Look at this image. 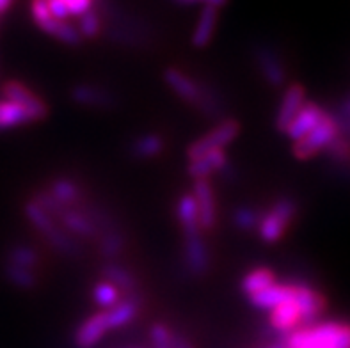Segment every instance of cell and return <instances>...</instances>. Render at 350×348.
Here are the masks:
<instances>
[{"instance_id":"cell-1","label":"cell","mask_w":350,"mask_h":348,"mask_svg":"<svg viewBox=\"0 0 350 348\" xmlns=\"http://www.w3.org/2000/svg\"><path fill=\"white\" fill-rule=\"evenodd\" d=\"M283 343L286 348H350V322L311 323L284 336Z\"/></svg>"},{"instance_id":"cell-2","label":"cell","mask_w":350,"mask_h":348,"mask_svg":"<svg viewBox=\"0 0 350 348\" xmlns=\"http://www.w3.org/2000/svg\"><path fill=\"white\" fill-rule=\"evenodd\" d=\"M23 213H25L27 221L31 222L32 228L44 238V242L49 243L57 254L66 256V258H79L82 254V245H80L79 240L62 230L59 222L36 203L34 199L27 201L25 206H23Z\"/></svg>"},{"instance_id":"cell-3","label":"cell","mask_w":350,"mask_h":348,"mask_svg":"<svg viewBox=\"0 0 350 348\" xmlns=\"http://www.w3.org/2000/svg\"><path fill=\"white\" fill-rule=\"evenodd\" d=\"M299 215V204L293 198L275 199L265 212L260 213L256 233L265 243H278L286 235L295 217Z\"/></svg>"},{"instance_id":"cell-4","label":"cell","mask_w":350,"mask_h":348,"mask_svg":"<svg viewBox=\"0 0 350 348\" xmlns=\"http://www.w3.org/2000/svg\"><path fill=\"white\" fill-rule=\"evenodd\" d=\"M342 123L340 118L325 111L324 118L320 119V123L311 130L308 135L293 142L292 151L295 155V159L299 160H310L320 151H324L331 142L342 133Z\"/></svg>"},{"instance_id":"cell-5","label":"cell","mask_w":350,"mask_h":348,"mask_svg":"<svg viewBox=\"0 0 350 348\" xmlns=\"http://www.w3.org/2000/svg\"><path fill=\"white\" fill-rule=\"evenodd\" d=\"M240 135V123L237 119H221L215 126L201 135L200 139H196L189 148H187V159L191 160L200 159L204 153L213 150H226L228 146L233 144L237 141V137Z\"/></svg>"},{"instance_id":"cell-6","label":"cell","mask_w":350,"mask_h":348,"mask_svg":"<svg viewBox=\"0 0 350 348\" xmlns=\"http://www.w3.org/2000/svg\"><path fill=\"white\" fill-rule=\"evenodd\" d=\"M164 82L180 100H183L187 105L194 107L196 111H198V107H200L201 100L204 96V89H206L204 82L194 79L189 73L174 66L165 68Z\"/></svg>"},{"instance_id":"cell-7","label":"cell","mask_w":350,"mask_h":348,"mask_svg":"<svg viewBox=\"0 0 350 348\" xmlns=\"http://www.w3.org/2000/svg\"><path fill=\"white\" fill-rule=\"evenodd\" d=\"M0 93L4 96V100L16 105L23 107L27 111L34 116L36 121H43L49 116V105L44 102L40 94L36 93L34 89L25 85L20 80H8L5 84H2Z\"/></svg>"},{"instance_id":"cell-8","label":"cell","mask_w":350,"mask_h":348,"mask_svg":"<svg viewBox=\"0 0 350 348\" xmlns=\"http://www.w3.org/2000/svg\"><path fill=\"white\" fill-rule=\"evenodd\" d=\"M183 269L192 278H201L210 270L212 256H210L208 245L203 240V235L194 237H183Z\"/></svg>"},{"instance_id":"cell-9","label":"cell","mask_w":350,"mask_h":348,"mask_svg":"<svg viewBox=\"0 0 350 348\" xmlns=\"http://www.w3.org/2000/svg\"><path fill=\"white\" fill-rule=\"evenodd\" d=\"M191 194L194 196L196 206H198L201 231H213V228L217 226V199H215V189L212 181L196 180Z\"/></svg>"},{"instance_id":"cell-10","label":"cell","mask_w":350,"mask_h":348,"mask_svg":"<svg viewBox=\"0 0 350 348\" xmlns=\"http://www.w3.org/2000/svg\"><path fill=\"white\" fill-rule=\"evenodd\" d=\"M254 61L267 84H271L272 88H281L286 82V68L283 59L271 44H258L254 49Z\"/></svg>"},{"instance_id":"cell-11","label":"cell","mask_w":350,"mask_h":348,"mask_svg":"<svg viewBox=\"0 0 350 348\" xmlns=\"http://www.w3.org/2000/svg\"><path fill=\"white\" fill-rule=\"evenodd\" d=\"M62 230L71 235L73 238H82V240H93L100 237V228L94 224V221L80 206L66 208L57 219Z\"/></svg>"},{"instance_id":"cell-12","label":"cell","mask_w":350,"mask_h":348,"mask_svg":"<svg viewBox=\"0 0 350 348\" xmlns=\"http://www.w3.org/2000/svg\"><path fill=\"white\" fill-rule=\"evenodd\" d=\"M269 325L272 327V331L280 332L283 336H288L290 332L297 331L301 327H306L301 306L295 302V299L275 306L274 309L269 311Z\"/></svg>"},{"instance_id":"cell-13","label":"cell","mask_w":350,"mask_h":348,"mask_svg":"<svg viewBox=\"0 0 350 348\" xmlns=\"http://www.w3.org/2000/svg\"><path fill=\"white\" fill-rule=\"evenodd\" d=\"M142 308V297L141 293H132V295H124L123 299L114 306V308L103 311L105 313V322L109 331H118L123 327L130 325L135 322L141 313Z\"/></svg>"},{"instance_id":"cell-14","label":"cell","mask_w":350,"mask_h":348,"mask_svg":"<svg viewBox=\"0 0 350 348\" xmlns=\"http://www.w3.org/2000/svg\"><path fill=\"white\" fill-rule=\"evenodd\" d=\"M230 165L226 150H213L204 153L200 159L191 160L187 172L192 180H210L215 174H222Z\"/></svg>"},{"instance_id":"cell-15","label":"cell","mask_w":350,"mask_h":348,"mask_svg":"<svg viewBox=\"0 0 350 348\" xmlns=\"http://www.w3.org/2000/svg\"><path fill=\"white\" fill-rule=\"evenodd\" d=\"M325 109L324 107H320L319 103L315 102H308L301 107V111L297 112V116L290 121V124L284 130V135L288 137L290 141H299L304 135L313 130L317 124L320 123V119L324 118Z\"/></svg>"},{"instance_id":"cell-16","label":"cell","mask_w":350,"mask_h":348,"mask_svg":"<svg viewBox=\"0 0 350 348\" xmlns=\"http://www.w3.org/2000/svg\"><path fill=\"white\" fill-rule=\"evenodd\" d=\"M107 332L111 331L107 327L105 313L96 311L80 322V325L75 329V334H73V341L79 348H93L105 338Z\"/></svg>"},{"instance_id":"cell-17","label":"cell","mask_w":350,"mask_h":348,"mask_svg":"<svg viewBox=\"0 0 350 348\" xmlns=\"http://www.w3.org/2000/svg\"><path fill=\"white\" fill-rule=\"evenodd\" d=\"M306 103V91L301 84H290L288 88L284 89L281 103L278 107V114H275V128L280 132L284 133L286 126L290 124L297 112L301 111V107Z\"/></svg>"},{"instance_id":"cell-18","label":"cell","mask_w":350,"mask_h":348,"mask_svg":"<svg viewBox=\"0 0 350 348\" xmlns=\"http://www.w3.org/2000/svg\"><path fill=\"white\" fill-rule=\"evenodd\" d=\"M44 190H46V192L64 208L79 206V204L85 199L84 187L80 185L79 181L71 176L53 178V180L50 181V185Z\"/></svg>"},{"instance_id":"cell-19","label":"cell","mask_w":350,"mask_h":348,"mask_svg":"<svg viewBox=\"0 0 350 348\" xmlns=\"http://www.w3.org/2000/svg\"><path fill=\"white\" fill-rule=\"evenodd\" d=\"M295 297V282H274L272 286L258 291L254 295L247 297L251 306L260 311H271L275 306L283 304L286 300H292Z\"/></svg>"},{"instance_id":"cell-20","label":"cell","mask_w":350,"mask_h":348,"mask_svg":"<svg viewBox=\"0 0 350 348\" xmlns=\"http://www.w3.org/2000/svg\"><path fill=\"white\" fill-rule=\"evenodd\" d=\"M73 103L91 109H109L114 105V96L102 85L94 84H77L71 88L70 93Z\"/></svg>"},{"instance_id":"cell-21","label":"cell","mask_w":350,"mask_h":348,"mask_svg":"<svg viewBox=\"0 0 350 348\" xmlns=\"http://www.w3.org/2000/svg\"><path fill=\"white\" fill-rule=\"evenodd\" d=\"M100 272H102L103 281L114 284L123 293V297L139 293V279L124 265L116 263V261H107L102 269H100Z\"/></svg>"},{"instance_id":"cell-22","label":"cell","mask_w":350,"mask_h":348,"mask_svg":"<svg viewBox=\"0 0 350 348\" xmlns=\"http://www.w3.org/2000/svg\"><path fill=\"white\" fill-rule=\"evenodd\" d=\"M176 221L182 228L183 237H194L203 235L200 228V217H198V206H196L194 196L191 192L180 196L176 201Z\"/></svg>"},{"instance_id":"cell-23","label":"cell","mask_w":350,"mask_h":348,"mask_svg":"<svg viewBox=\"0 0 350 348\" xmlns=\"http://www.w3.org/2000/svg\"><path fill=\"white\" fill-rule=\"evenodd\" d=\"M219 22V9L212 5H204L198 22H196L194 32H192V44L196 49H204L212 41Z\"/></svg>"},{"instance_id":"cell-24","label":"cell","mask_w":350,"mask_h":348,"mask_svg":"<svg viewBox=\"0 0 350 348\" xmlns=\"http://www.w3.org/2000/svg\"><path fill=\"white\" fill-rule=\"evenodd\" d=\"M165 139L160 133H142L130 144V155L139 160L157 159L164 153Z\"/></svg>"},{"instance_id":"cell-25","label":"cell","mask_w":350,"mask_h":348,"mask_svg":"<svg viewBox=\"0 0 350 348\" xmlns=\"http://www.w3.org/2000/svg\"><path fill=\"white\" fill-rule=\"evenodd\" d=\"M32 123H38V121L27 109L16 105V103L8 102V100H0V132L2 130L29 126Z\"/></svg>"},{"instance_id":"cell-26","label":"cell","mask_w":350,"mask_h":348,"mask_svg":"<svg viewBox=\"0 0 350 348\" xmlns=\"http://www.w3.org/2000/svg\"><path fill=\"white\" fill-rule=\"evenodd\" d=\"M96 247L98 252H100L107 261H116V258L121 256V252H123L124 247H126V238H124L123 231L120 230V226L102 231L100 237L96 238Z\"/></svg>"},{"instance_id":"cell-27","label":"cell","mask_w":350,"mask_h":348,"mask_svg":"<svg viewBox=\"0 0 350 348\" xmlns=\"http://www.w3.org/2000/svg\"><path fill=\"white\" fill-rule=\"evenodd\" d=\"M274 282H278V278L272 269H267V267H258V269L249 270L242 278V282H240V288L244 291L245 295L251 297L258 291L265 290V288L272 286Z\"/></svg>"},{"instance_id":"cell-28","label":"cell","mask_w":350,"mask_h":348,"mask_svg":"<svg viewBox=\"0 0 350 348\" xmlns=\"http://www.w3.org/2000/svg\"><path fill=\"white\" fill-rule=\"evenodd\" d=\"M5 263L16 265V267H22V269H29L38 272V269L41 267V254L36 251L32 245H27V243H16L5 254Z\"/></svg>"},{"instance_id":"cell-29","label":"cell","mask_w":350,"mask_h":348,"mask_svg":"<svg viewBox=\"0 0 350 348\" xmlns=\"http://www.w3.org/2000/svg\"><path fill=\"white\" fill-rule=\"evenodd\" d=\"M41 31L46 32L49 36L59 40L61 43L70 44V46H79L82 43V36H80L79 29H77L73 23H70L68 20H55L52 18L46 25L41 27Z\"/></svg>"},{"instance_id":"cell-30","label":"cell","mask_w":350,"mask_h":348,"mask_svg":"<svg viewBox=\"0 0 350 348\" xmlns=\"http://www.w3.org/2000/svg\"><path fill=\"white\" fill-rule=\"evenodd\" d=\"M4 276L11 284H14L20 290H34L40 282L38 278V272L29 269H22V267H16V265H4Z\"/></svg>"},{"instance_id":"cell-31","label":"cell","mask_w":350,"mask_h":348,"mask_svg":"<svg viewBox=\"0 0 350 348\" xmlns=\"http://www.w3.org/2000/svg\"><path fill=\"white\" fill-rule=\"evenodd\" d=\"M121 299H123V293H121L114 284H111V282H107L102 279V281H98L96 284H94L93 300H94V304L102 309V311L114 308Z\"/></svg>"},{"instance_id":"cell-32","label":"cell","mask_w":350,"mask_h":348,"mask_svg":"<svg viewBox=\"0 0 350 348\" xmlns=\"http://www.w3.org/2000/svg\"><path fill=\"white\" fill-rule=\"evenodd\" d=\"M260 210L254 206H239L231 215V222L239 231H244V233H253L256 231L258 222H260Z\"/></svg>"},{"instance_id":"cell-33","label":"cell","mask_w":350,"mask_h":348,"mask_svg":"<svg viewBox=\"0 0 350 348\" xmlns=\"http://www.w3.org/2000/svg\"><path fill=\"white\" fill-rule=\"evenodd\" d=\"M102 14L98 13L96 9H89L88 13H84L79 20V32L82 36V40H94L102 32Z\"/></svg>"},{"instance_id":"cell-34","label":"cell","mask_w":350,"mask_h":348,"mask_svg":"<svg viewBox=\"0 0 350 348\" xmlns=\"http://www.w3.org/2000/svg\"><path fill=\"white\" fill-rule=\"evenodd\" d=\"M148 338H150L151 348H173V327H169L167 323L162 322L153 323L150 327V331H148Z\"/></svg>"},{"instance_id":"cell-35","label":"cell","mask_w":350,"mask_h":348,"mask_svg":"<svg viewBox=\"0 0 350 348\" xmlns=\"http://www.w3.org/2000/svg\"><path fill=\"white\" fill-rule=\"evenodd\" d=\"M325 151H327V157L333 160V162L340 163V165L350 163V139L347 135H343V130L342 133L325 148Z\"/></svg>"},{"instance_id":"cell-36","label":"cell","mask_w":350,"mask_h":348,"mask_svg":"<svg viewBox=\"0 0 350 348\" xmlns=\"http://www.w3.org/2000/svg\"><path fill=\"white\" fill-rule=\"evenodd\" d=\"M31 16L40 29L44 23H49L50 20H52L53 16L50 14L46 0H31Z\"/></svg>"},{"instance_id":"cell-37","label":"cell","mask_w":350,"mask_h":348,"mask_svg":"<svg viewBox=\"0 0 350 348\" xmlns=\"http://www.w3.org/2000/svg\"><path fill=\"white\" fill-rule=\"evenodd\" d=\"M173 348H196L192 345V341L187 338V336L180 334V332L174 331V338H173Z\"/></svg>"},{"instance_id":"cell-38","label":"cell","mask_w":350,"mask_h":348,"mask_svg":"<svg viewBox=\"0 0 350 348\" xmlns=\"http://www.w3.org/2000/svg\"><path fill=\"white\" fill-rule=\"evenodd\" d=\"M14 0H0V16H4L9 9L13 8Z\"/></svg>"},{"instance_id":"cell-39","label":"cell","mask_w":350,"mask_h":348,"mask_svg":"<svg viewBox=\"0 0 350 348\" xmlns=\"http://www.w3.org/2000/svg\"><path fill=\"white\" fill-rule=\"evenodd\" d=\"M201 2H204V5H212V8L219 9L222 8V5L228 4V0H201Z\"/></svg>"},{"instance_id":"cell-40","label":"cell","mask_w":350,"mask_h":348,"mask_svg":"<svg viewBox=\"0 0 350 348\" xmlns=\"http://www.w3.org/2000/svg\"><path fill=\"white\" fill-rule=\"evenodd\" d=\"M267 348H286V347H284V343H283V341H278V343L271 345V347H267Z\"/></svg>"},{"instance_id":"cell-41","label":"cell","mask_w":350,"mask_h":348,"mask_svg":"<svg viewBox=\"0 0 350 348\" xmlns=\"http://www.w3.org/2000/svg\"><path fill=\"white\" fill-rule=\"evenodd\" d=\"M180 4H194V2H201V0H176Z\"/></svg>"},{"instance_id":"cell-42","label":"cell","mask_w":350,"mask_h":348,"mask_svg":"<svg viewBox=\"0 0 350 348\" xmlns=\"http://www.w3.org/2000/svg\"><path fill=\"white\" fill-rule=\"evenodd\" d=\"M345 109H347V114H350V100H347V103H345Z\"/></svg>"}]
</instances>
